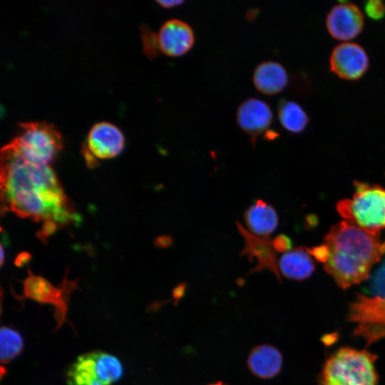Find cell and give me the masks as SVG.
Here are the masks:
<instances>
[{
    "label": "cell",
    "instance_id": "6da1fadb",
    "mask_svg": "<svg viewBox=\"0 0 385 385\" xmlns=\"http://www.w3.org/2000/svg\"><path fill=\"white\" fill-rule=\"evenodd\" d=\"M1 212L63 226L75 220L73 205L48 165L31 163L9 143L1 150Z\"/></svg>",
    "mask_w": 385,
    "mask_h": 385
},
{
    "label": "cell",
    "instance_id": "7a4b0ae2",
    "mask_svg": "<svg viewBox=\"0 0 385 385\" xmlns=\"http://www.w3.org/2000/svg\"><path fill=\"white\" fill-rule=\"evenodd\" d=\"M308 252L324 264L337 285L345 289L369 277L372 267L385 255V243L346 220L334 225L324 243Z\"/></svg>",
    "mask_w": 385,
    "mask_h": 385
},
{
    "label": "cell",
    "instance_id": "3957f363",
    "mask_svg": "<svg viewBox=\"0 0 385 385\" xmlns=\"http://www.w3.org/2000/svg\"><path fill=\"white\" fill-rule=\"evenodd\" d=\"M369 278L350 306L349 319L355 324L354 334L371 344L385 339V258Z\"/></svg>",
    "mask_w": 385,
    "mask_h": 385
},
{
    "label": "cell",
    "instance_id": "277c9868",
    "mask_svg": "<svg viewBox=\"0 0 385 385\" xmlns=\"http://www.w3.org/2000/svg\"><path fill=\"white\" fill-rule=\"evenodd\" d=\"M376 358L366 350L341 348L326 361L321 385H376Z\"/></svg>",
    "mask_w": 385,
    "mask_h": 385
},
{
    "label": "cell",
    "instance_id": "5b68a950",
    "mask_svg": "<svg viewBox=\"0 0 385 385\" xmlns=\"http://www.w3.org/2000/svg\"><path fill=\"white\" fill-rule=\"evenodd\" d=\"M337 210L347 221L376 236L385 229V188L357 183L352 197L341 201Z\"/></svg>",
    "mask_w": 385,
    "mask_h": 385
},
{
    "label": "cell",
    "instance_id": "8992f818",
    "mask_svg": "<svg viewBox=\"0 0 385 385\" xmlns=\"http://www.w3.org/2000/svg\"><path fill=\"white\" fill-rule=\"evenodd\" d=\"M19 127V134L9 143L27 160L49 165L62 148L58 130L46 122L20 123Z\"/></svg>",
    "mask_w": 385,
    "mask_h": 385
},
{
    "label": "cell",
    "instance_id": "52a82bcc",
    "mask_svg": "<svg viewBox=\"0 0 385 385\" xmlns=\"http://www.w3.org/2000/svg\"><path fill=\"white\" fill-rule=\"evenodd\" d=\"M29 276L23 282V294L17 296L24 300L29 299L40 304H49L54 308L56 329L68 322V299L71 294L78 289V280H71L66 274L61 283L57 287L48 279L34 275L28 270Z\"/></svg>",
    "mask_w": 385,
    "mask_h": 385
},
{
    "label": "cell",
    "instance_id": "ba28073f",
    "mask_svg": "<svg viewBox=\"0 0 385 385\" xmlns=\"http://www.w3.org/2000/svg\"><path fill=\"white\" fill-rule=\"evenodd\" d=\"M369 56L359 44L345 41L336 46L329 58L330 70L340 78L359 79L369 68Z\"/></svg>",
    "mask_w": 385,
    "mask_h": 385
},
{
    "label": "cell",
    "instance_id": "9c48e42d",
    "mask_svg": "<svg viewBox=\"0 0 385 385\" xmlns=\"http://www.w3.org/2000/svg\"><path fill=\"white\" fill-rule=\"evenodd\" d=\"M125 145L121 130L114 124L101 121L90 129L82 149L89 152L97 160L112 158L119 155Z\"/></svg>",
    "mask_w": 385,
    "mask_h": 385
},
{
    "label": "cell",
    "instance_id": "30bf717a",
    "mask_svg": "<svg viewBox=\"0 0 385 385\" xmlns=\"http://www.w3.org/2000/svg\"><path fill=\"white\" fill-rule=\"evenodd\" d=\"M237 228L242 235L245 246L240 255H247L250 262L257 260L256 266L248 274L267 270L281 282L280 272L277 261V252L274 249L272 241L268 237L257 236L247 230L241 223L236 222Z\"/></svg>",
    "mask_w": 385,
    "mask_h": 385
},
{
    "label": "cell",
    "instance_id": "8fae6325",
    "mask_svg": "<svg viewBox=\"0 0 385 385\" xmlns=\"http://www.w3.org/2000/svg\"><path fill=\"white\" fill-rule=\"evenodd\" d=\"M326 26L334 38L349 41L361 32L364 15L356 4L342 2L334 6L327 14Z\"/></svg>",
    "mask_w": 385,
    "mask_h": 385
},
{
    "label": "cell",
    "instance_id": "7c38bea8",
    "mask_svg": "<svg viewBox=\"0 0 385 385\" xmlns=\"http://www.w3.org/2000/svg\"><path fill=\"white\" fill-rule=\"evenodd\" d=\"M157 39L160 52L170 57H179L192 48L195 38L194 31L188 23L170 19L161 25Z\"/></svg>",
    "mask_w": 385,
    "mask_h": 385
},
{
    "label": "cell",
    "instance_id": "4fadbf2b",
    "mask_svg": "<svg viewBox=\"0 0 385 385\" xmlns=\"http://www.w3.org/2000/svg\"><path fill=\"white\" fill-rule=\"evenodd\" d=\"M272 117L270 106L255 98L244 101L236 113L237 123L245 133L251 136L253 147L257 138L270 128Z\"/></svg>",
    "mask_w": 385,
    "mask_h": 385
},
{
    "label": "cell",
    "instance_id": "5bb4252c",
    "mask_svg": "<svg viewBox=\"0 0 385 385\" xmlns=\"http://www.w3.org/2000/svg\"><path fill=\"white\" fill-rule=\"evenodd\" d=\"M68 385H108L98 359V351L77 357L66 371Z\"/></svg>",
    "mask_w": 385,
    "mask_h": 385
},
{
    "label": "cell",
    "instance_id": "9a60e30c",
    "mask_svg": "<svg viewBox=\"0 0 385 385\" xmlns=\"http://www.w3.org/2000/svg\"><path fill=\"white\" fill-rule=\"evenodd\" d=\"M282 359L281 352L276 347L261 344L251 350L247 364L254 376L266 379L273 378L279 373Z\"/></svg>",
    "mask_w": 385,
    "mask_h": 385
},
{
    "label": "cell",
    "instance_id": "2e32d148",
    "mask_svg": "<svg viewBox=\"0 0 385 385\" xmlns=\"http://www.w3.org/2000/svg\"><path fill=\"white\" fill-rule=\"evenodd\" d=\"M252 81L255 87L265 95H275L284 90L288 75L284 66L274 61H263L255 68Z\"/></svg>",
    "mask_w": 385,
    "mask_h": 385
},
{
    "label": "cell",
    "instance_id": "e0dca14e",
    "mask_svg": "<svg viewBox=\"0 0 385 385\" xmlns=\"http://www.w3.org/2000/svg\"><path fill=\"white\" fill-rule=\"evenodd\" d=\"M244 218L251 232L260 237H268L278 225L275 210L261 199L247 209Z\"/></svg>",
    "mask_w": 385,
    "mask_h": 385
},
{
    "label": "cell",
    "instance_id": "ac0fdd59",
    "mask_svg": "<svg viewBox=\"0 0 385 385\" xmlns=\"http://www.w3.org/2000/svg\"><path fill=\"white\" fill-rule=\"evenodd\" d=\"M279 269L280 274L288 279L302 280L312 274L314 266L308 250L294 248L282 255Z\"/></svg>",
    "mask_w": 385,
    "mask_h": 385
},
{
    "label": "cell",
    "instance_id": "d6986e66",
    "mask_svg": "<svg viewBox=\"0 0 385 385\" xmlns=\"http://www.w3.org/2000/svg\"><path fill=\"white\" fill-rule=\"evenodd\" d=\"M278 117L282 126L287 130L297 133L302 132L309 122L304 109L293 101H283L278 108Z\"/></svg>",
    "mask_w": 385,
    "mask_h": 385
},
{
    "label": "cell",
    "instance_id": "ffe728a7",
    "mask_svg": "<svg viewBox=\"0 0 385 385\" xmlns=\"http://www.w3.org/2000/svg\"><path fill=\"white\" fill-rule=\"evenodd\" d=\"M0 359L8 364L18 356L24 348V340L16 330L3 326L0 330Z\"/></svg>",
    "mask_w": 385,
    "mask_h": 385
},
{
    "label": "cell",
    "instance_id": "44dd1931",
    "mask_svg": "<svg viewBox=\"0 0 385 385\" xmlns=\"http://www.w3.org/2000/svg\"><path fill=\"white\" fill-rule=\"evenodd\" d=\"M140 30L144 53L148 58L156 57L160 53L157 33L153 32L144 25L142 26Z\"/></svg>",
    "mask_w": 385,
    "mask_h": 385
},
{
    "label": "cell",
    "instance_id": "7402d4cb",
    "mask_svg": "<svg viewBox=\"0 0 385 385\" xmlns=\"http://www.w3.org/2000/svg\"><path fill=\"white\" fill-rule=\"evenodd\" d=\"M364 9L366 14L375 20L383 18L385 14V5L379 0L366 1L364 5Z\"/></svg>",
    "mask_w": 385,
    "mask_h": 385
},
{
    "label": "cell",
    "instance_id": "603a6c76",
    "mask_svg": "<svg viewBox=\"0 0 385 385\" xmlns=\"http://www.w3.org/2000/svg\"><path fill=\"white\" fill-rule=\"evenodd\" d=\"M58 226V224L53 220L44 221L41 230L37 232L38 237L41 241L45 242L48 236L55 232Z\"/></svg>",
    "mask_w": 385,
    "mask_h": 385
},
{
    "label": "cell",
    "instance_id": "cb8c5ba5",
    "mask_svg": "<svg viewBox=\"0 0 385 385\" xmlns=\"http://www.w3.org/2000/svg\"><path fill=\"white\" fill-rule=\"evenodd\" d=\"M272 245L276 252H287L291 247V241L284 235L277 236L272 240Z\"/></svg>",
    "mask_w": 385,
    "mask_h": 385
},
{
    "label": "cell",
    "instance_id": "d4e9b609",
    "mask_svg": "<svg viewBox=\"0 0 385 385\" xmlns=\"http://www.w3.org/2000/svg\"><path fill=\"white\" fill-rule=\"evenodd\" d=\"M31 259V255L30 253L28 252H22L16 256L14 264L16 266L21 267L29 262Z\"/></svg>",
    "mask_w": 385,
    "mask_h": 385
},
{
    "label": "cell",
    "instance_id": "484cf974",
    "mask_svg": "<svg viewBox=\"0 0 385 385\" xmlns=\"http://www.w3.org/2000/svg\"><path fill=\"white\" fill-rule=\"evenodd\" d=\"M173 243V240L170 236L163 235L155 240L154 244L156 247L166 248L170 247Z\"/></svg>",
    "mask_w": 385,
    "mask_h": 385
},
{
    "label": "cell",
    "instance_id": "4316f807",
    "mask_svg": "<svg viewBox=\"0 0 385 385\" xmlns=\"http://www.w3.org/2000/svg\"><path fill=\"white\" fill-rule=\"evenodd\" d=\"M156 2L163 8L170 9V8H173L175 6H178L182 4L184 2V1H180V0L159 1L158 0L156 1Z\"/></svg>",
    "mask_w": 385,
    "mask_h": 385
},
{
    "label": "cell",
    "instance_id": "83f0119b",
    "mask_svg": "<svg viewBox=\"0 0 385 385\" xmlns=\"http://www.w3.org/2000/svg\"><path fill=\"white\" fill-rule=\"evenodd\" d=\"M185 285L184 284H179L173 291L174 297L177 299L180 298L185 292Z\"/></svg>",
    "mask_w": 385,
    "mask_h": 385
},
{
    "label": "cell",
    "instance_id": "f1b7e54d",
    "mask_svg": "<svg viewBox=\"0 0 385 385\" xmlns=\"http://www.w3.org/2000/svg\"><path fill=\"white\" fill-rule=\"evenodd\" d=\"M4 250L3 246L1 245V265L4 263Z\"/></svg>",
    "mask_w": 385,
    "mask_h": 385
},
{
    "label": "cell",
    "instance_id": "f546056e",
    "mask_svg": "<svg viewBox=\"0 0 385 385\" xmlns=\"http://www.w3.org/2000/svg\"><path fill=\"white\" fill-rule=\"evenodd\" d=\"M209 385H227V384H224L223 382L219 381V382L210 384H209Z\"/></svg>",
    "mask_w": 385,
    "mask_h": 385
}]
</instances>
